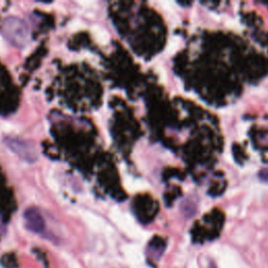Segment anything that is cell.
I'll use <instances>...</instances> for the list:
<instances>
[{"label":"cell","instance_id":"obj_1","mask_svg":"<svg viewBox=\"0 0 268 268\" xmlns=\"http://www.w3.org/2000/svg\"><path fill=\"white\" fill-rule=\"evenodd\" d=\"M3 32L6 38L16 48H24L30 40V30L20 18L10 16L2 22Z\"/></svg>","mask_w":268,"mask_h":268},{"label":"cell","instance_id":"obj_2","mask_svg":"<svg viewBox=\"0 0 268 268\" xmlns=\"http://www.w3.org/2000/svg\"><path fill=\"white\" fill-rule=\"evenodd\" d=\"M3 142L8 149L19 156L22 161L29 163H34L38 161V150H37L36 146L31 141L21 140V138L18 137L6 136L4 137Z\"/></svg>","mask_w":268,"mask_h":268},{"label":"cell","instance_id":"obj_3","mask_svg":"<svg viewBox=\"0 0 268 268\" xmlns=\"http://www.w3.org/2000/svg\"><path fill=\"white\" fill-rule=\"evenodd\" d=\"M23 218L26 228L31 232L41 234L45 229V220L38 209L29 208L24 212Z\"/></svg>","mask_w":268,"mask_h":268},{"label":"cell","instance_id":"obj_4","mask_svg":"<svg viewBox=\"0 0 268 268\" xmlns=\"http://www.w3.org/2000/svg\"><path fill=\"white\" fill-rule=\"evenodd\" d=\"M165 249V242L161 238H153L152 241L148 245L147 255L149 262L157 263L161 258Z\"/></svg>","mask_w":268,"mask_h":268},{"label":"cell","instance_id":"obj_5","mask_svg":"<svg viewBox=\"0 0 268 268\" xmlns=\"http://www.w3.org/2000/svg\"><path fill=\"white\" fill-rule=\"evenodd\" d=\"M258 177L262 182L268 183V168L262 169L260 172L258 173Z\"/></svg>","mask_w":268,"mask_h":268}]
</instances>
